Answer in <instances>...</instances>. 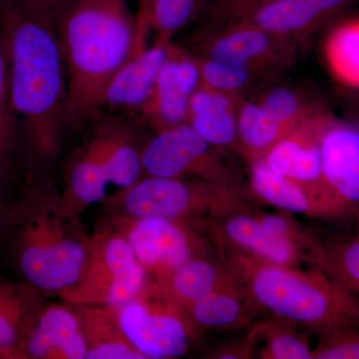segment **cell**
I'll return each instance as SVG.
<instances>
[{
    "instance_id": "obj_32",
    "label": "cell",
    "mask_w": 359,
    "mask_h": 359,
    "mask_svg": "<svg viewBox=\"0 0 359 359\" xmlns=\"http://www.w3.org/2000/svg\"><path fill=\"white\" fill-rule=\"evenodd\" d=\"M355 325L335 328L320 334V341L311 351V359L359 358L358 334Z\"/></svg>"
},
{
    "instance_id": "obj_36",
    "label": "cell",
    "mask_w": 359,
    "mask_h": 359,
    "mask_svg": "<svg viewBox=\"0 0 359 359\" xmlns=\"http://www.w3.org/2000/svg\"><path fill=\"white\" fill-rule=\"evenodd\" d=\"M210 358L217 359H250V355L249 347L245 340L237 344H229V346L221 347L212 351L209 356Z\"/></svg>"
},
{
    "instance_id": "obj_17",
    "label": "cell",
    "mask_w": 359,
    "mask_h": 359,
    "mask_svg": "<svg viewBox=\"0 0 359 359\" xmlns=\"http://www.w3.org/2000/svg\"><path fill=\"white\" fill-rule=\"evenodd\" d=\"M93 133L84 148L103 170L108 183L129 188L141 179L142 148L129 127L116 117L96 120Z\"/></svg>"
},
{
    "instance_id": "obj_19",
    "label": "cell",
    "mask_w": 359,
    "mask_h": 359,
    "mask_svg": "<svg viewBox=\"0 0 359 359\" xmlns=\"http://www.w3.org/2000/svg\"><path fill=\"white\" fill-rule=\"evenodd\" d=\"M158 283L183 308L215 292L245 294L230 269L221 259H212L210 255L191 259L164 282Z\"/></svg>"
},
{
    "instance_id": "obj_28",
    "label": "cell",
    "mask_w": 359,
    "mask_h": 359,
    "mask_svg": "<svg viewBox=\"0 0 359 359\" xmlns=\"http://www.w3.org/2000/svg\"><path fill=\"white\" fill-rule=\"evenodd\" d=\"M138 16L158 34L157 41L169 42L172 35L186 25L197 0H138Z\"/></svg>"
},
{
    "instance_id": "obj_31",
    "label": "cell",
    "mask_w": 359,
    "mask_h": 359,
    "mask_svg": "<svg viewBox=\"0 0 359 359\" xmlns=\"http://www.w3.org/2000/svg\"><path fill=\"white\" fill-rule=\"evenodd\" d=\"M261 105L276 121L290 130H294L311 117L301 98L292 90L285 87L271 90L264 96Z\"/></svg>"
},
{
    "instance_id": "obj_24",
    "label": "cell",
    "mask_w": 359,
    "mask_h": 359,
    "mask_svg": "<svg viewBox=\"0 0 359 359\" xmlns=\"http://www.w3.org/2000/svg\"><path fill=\"white\" fill-rule=\"evenodd\" d=\"M252 323L244 339L252 358L311 359L308 335L297 323L273 314Z\"/></svg>"
},
{
    "instance_id": "obj_7",
    "label": "cell",
    "mask_w": 359,
    "mask_h": 359,
    "mask_svg": "<svg viewBox=\"0 0 359 359\" xmlns=\"http://www.w3.org/2000/svg\"><path fill=\"white\" fill-rule=\"evenodd\" d=\"M115 309L123 332L146 359L181 358L199 334L183 306L156 282Z\"/></svg>"
},
{
    "instance_id": "obj_2",
    "label": "cell",
    "mask_w": 359,
    "mask_h": 359,
    "mask_svg": "<svg viewBox=\"0 0 359 359\" xmlns=\"http://www.w3.org/2000/svg\"><path fill=\"white\" fill-rule=\"evenodd\" d=\"M67 77L71 128L95 122L106 87L133 52L138 25L128 0H71L54 16Z\"/></svg>"
},
{
    "instance_id": "obj_5",
    "label": "cell",
    "mask_w": 359,
    "mask_h": 359,
    "mask_svg": "<svg viewBox=\"0 0 359 359\" xmlns=\"http://www.w3.org/2000/svg\"><path fill=\"white\" fill-rule=\"evenodd\" d=\"M248 204L242 186L153 176L121 189L108 200L111 216L177 219L205 231L215 219Z\"/></svg>"
},
{
    "instance_id": "obj_38",
    "label": "cell",
    "mask_w": 359,
    "mask_h": 359,
    "mask_svg": "<svg viewBox=\"0 0 359 359\" xmlns=\"http://www.w3.org/2000/svg\"><path fill=\"white\" fill-rule=\"evenodd\" d=\"M0 359H25L18 347L0 346Z\"/></svg>"
},
{
    "instance_id": "obj_12",
    "label": "cell",
    "mask_w": 359,
    "mask_h": 359,
    "mask_svg": "<svg viewBox=\"0 0 359 359\" xmlns=\"http://www.w3.org/2000/svg\"><path fill=\"white\" fill-rule=\"evenodd\" d=\"M250 190L262 202L290 214L339 219L349 212L325 186H313L276 173L263 158L252 162Z\"/></svg>"
},
{
    "instance_id": "obj_4",
    "label": "cell",
    "mask_w": 359,
    "mask_h": 359,
    "mask_svg": "<svg viewBox=\"0 0 359 359\" xmlns=\"http://www.w3.org/2000/svg\"><path fill=\"white\" fill-rule=\"evenodd\" d=\"M215 248L259 311L318 334L355 325L359 309L354 294L320 269L280 266L233 248Z\"/></svg>"
},
{
    "instance_id": "obj_29",
    "label": "cell",
    "mask_w": 359,
    "mask_h": 359,
    "mask_svg": "<svg viewBox=\"0 0 359 359\" xmlns=\"http://www.w3.org/2000/svg\"><path fill=\"white\" fill-rule=\"evenodd\" d=\"M327 53L332 70L340 80L358 86L359 81V27L349 22L337 28L327 42Z\"/></svg>"
},
{
    "instance_id": "obj_9",
    "label": "cell",
    "mask_w": 359,
    "mask_h": 359,
    "mask_svg": "<svg viewBox=\"0 0 359 359\" xmlns=\"http://www.w3.org/2000/svg\"><path fill=\"white\" fill-rule=\"evenodd\" d=\"M141 160L147 176H194L241 186L237 174L219 153V147L208 143L188 123L157 132L154 138L142 148Z\"/></svg>"
},
{
    "instance_id": "obj_16",
    "label": "cell",
    "mask_w": 359,
    "mask_h": 359,
    "mask_svg": "<svg viewBox=\"0 0 359 359\" xmlns=\"http://www.w3.org/2000/svg\"><path fill=\"white\" fill-rule=\"evenodd\" d=\"M323 184L348 212L359 202V133L353 126L330 122L321 140Z\"/></svg>"
},
{
    "instance_id": "obj_23",
    "label": "cell",
    "mask_w": 359,
    "mask_h": 359,
    "mask_svg": "<svg viewBox=\"0 0 359 359\" xmlns=\"http://www.w3.org/2000/svg\"><path fill=\"white\" fill-rule=\"evenodd\" d=\"M42 290L0 276V346L18 347L44 308Z\"/></svg>"
},
{
    "instance_id": "obj_27",
    "label": "cell",
    "mask_w": 359,
    "mask_h": 359,
    "mask_svg": "<svg viewBox=\"0 0 359 359\" xmlns=\"http://www.w3.org/2000/svg\"><path fill=\"white\" fill-rule=\"evenodd\" d=\"M320 269L347 292L359 290L358 238L323 243Z\"/></svg>"
},
{
    "instance_id": "obj_13",
    "label": "cell",
    "mask_w": 359,
    "mask_h": 359,
    "mask_svg": "<svg viewBox=\"0 0 359 359\" xmlns=\"http://www.w3.org/2000/svg\"><path fill=\"white\" fill-rule=\"evenodd\" d=\"M44 306L21 341L25 359H86L87 347L72 304Z\"/></svg>"
},
{
    "instance_id": "obj_34",
    "label": "cell",
    "mask_w": 359,
    "mask_h": 359,
    "mask_svg": "<svg viewBox=\"0 0 359 359\" xmlns=\"http://www.w3.org/2000/svg\"><path fill=\"white\" fill-rule=\"evenodd\" d=\"M269 0H216L215 11L223 18H247Z\"/></svg>"
},
{
    "instance_id": "obj_1",
    "label": "cell",
    "mask_w": 359,
    "mask_h": 359,
    "mask_svg": "<svg viewBox=\"0 0 359 359\" xmlns=\"http://www.w3.org/2000/svg\"><path fill=\"white\" fill-rule=\"evenodd\" d=\"M9 57V105L18 150L29 166H50L71 128L67 77L53 18L22 0H0Z\"/></svg>"
},
{
    "instance_id": "obj_25",
    "label": "cell",
    "mask_w": 359,
    "mask_h": 359,
    "mask_svg": "<svg viewBox=\"0 0 359 359\" xmlns=\"http://www.w3.org/2000/svg\"><path fill=\"white\" fill-rule=\"evenodd\" d=\"M198 332L203 330H237L250 327L259 309L245 294L215 292L184 308Z\"/></svg>"
},
{
    "instance_id": "obj_35",
    "label": "cell",
    "mask_w": 359,
    "mask_h": 359,
    "mask_svg": "<svg viewBox=\"0 0 359 359\" xmlns=\"http://www.w3.org/2000/svg\"><path fill=\"white\" fill-rule=\"evenodd\" d=\"M9 170L0 162V248L6 243L15 203L11 202L6 195V181Z\"/></svg>"
},
{
    "instance_id": "obj_21",
    "label": "cell",
    "mask_w": 359,
    "mask_h": 359,
    "mask_svg": "<svg viewBox=\"0 0 359 359\" xmlns=\"http://www.w3.org/2000/svg\"><path fill=\"white\" fill-rule=\"evenodd\" d=\"M283 39L285 37L243 22L212 42L210 59L252 71L255 66L275 61Z\"/></svg>"
},
{
    "instance_id": "obj_6",
    "label": "cell",
    "mask_w": 359,
    "mask_h": 359,
    "mask_svg": "<svg viewBox=\"0 0 359 359\" xmlns=\"http://www.w3.org/2000/svg\"><path fill=\"white\" fill-rule=\"evenodd\" d=\"M148 276L128 241L110 224L88 236L81 275L58 294L74 306L116 308L140 292Z\"/></svg>"
},
{
    "instance_id": "obj_15",
    "label": "cell",
    "mask_w": 359,
    "mask_h": 359,
    "mask_svg": "<svg viewBox=\"0 0 359 359\" xmlns=\"http://www.w3.org/2000/svg\"><path fill=\"white\" fill-rule=\"evenodd\" d=\"M330 122L309 117L269 150L263 159L273 172L313 186H325L321 140Z\"/></svg>"
},
{
    "instance_id": "obj_37",
    "label": "cell",
    "mask_w": 359,
    "mask_h": 359,
    "mask_svg": "<svg viewBox=\"0 0 359 359\" xmlns=\"http://www.w3.org/2000/svg\"><path fill=\"white\" fill-rule=\"evenodd\" d=\"M23 2L32 11L46 14L53 18L58 11L69 4L71 0H22Z\"/></svg>"
},
{
    "instance_id": "obj_20",
    "label": "cell",
    "mask_w": 359,
    "mask_h": 359,
    "mask_svg": "<svg viewBox=\"0 0 359 359\" xmlns=\"http://www.w3.org/2000/svg\"><path fill=\"white\" fill-rule=\"evenodd\" d=\"M187 123L216 147L238 145V115L230 93L198 87L191 97Z\"/></svg>"
},
{
    "instance_id": "obj_10",
    "label": "cell",
    "mask_w": 359,
    "mask_h": 359,
    "mask_svg": "<svg viewBox=\"0 0 359 359\" xmlns=\"http://www.w3.org/2000/svg\"><path fill=\"white\" fill-rule=\"evenodd\" d=\"M205 233L215 247L233 248L280 266L313 268L304 252L266 230L249 204L215 219Z\"/></svg>"
},
{
    "instance_id": "obj_11",
    "label": "cell",
    "mask_w": 359,
    "mask_h": 359,
    "mask_svg": "<svg viewBox=\"0 0 359 359\" xmlns=\"http://www.w3.org/2000/svg\"><path fill=\"white\" fill-rule=\"evenodd\" d=\"M137 20L138 37L134 50L106 87L102 110L143 109L154 91L161 68L171 53L169 42L157 41L153 46H146L148 25Z\"/></svg>"
},
{
    "instance_id": "obj_18",
    "label": "cell",
    "mask_w": 359,
    "mask_h": 359,
    "mask_svg": "<svg viewBox=\"0 0 359 359\" xmlns=\"http://www.w3.org/2000/svg\"><path fill=\"white\" fill-rule=\"evenodd\" d=\"M351 0H269L244 22L287 37L313 29L344 8Z\"/></svg>"
},
{
    "instance_id": "obj_14",
    "label": "cell",
    "mask_w": 359,
    "mask_h": 359,
    "mask_svg": "<svg viewBox=\"0 0 359 359\" xmlns=\"http://www.w3.org/2000/svg\"><path fill=\"white\" fill-rule=\"evenodd\" d=\"M200 79V66L172 47L152 96L142 109L158 132L187 123L191 97Z\"/></svg>"
},
{
    "instance_id": "obj_3",
    "label": "cell",
    "mask_w": 359,
    "mask_h": 359,
    "mask_svg": "<svg viewBox=\"0 0 359 359\" xmlns=\"http://www.w3.org/2000/svg\"><path fill=\"white\" fill-rule=\"evenodd\" d=\"M87 238L50 180L28 176L4 243L23 280L57 294L72 287L83 269Z\"/></svg>"
},
{
    "instance_id": "obj_26",
    "label": "cell",
    "mask_w": 359,
    "mask_h": 359,
    "mask_svg": "<svg viewBox=\"0 0 359 359\" xmlns=\"http://www.w3.org/2000/svg\"><path fill=\"white\" fill-rule=\"evenodd\" d=\"M294 130L276 121L261 104L247 103L238 114V152L250 163L262 159Z\"/></svg>"
},
{
    "instance_id": "obj_33",
    "label": "cell",
    "mask_w": 359,
    "mask_h": 359,
    "mask_svg": "<svg viewBox=\"0 0 359 359\" xmlns=\"http://www.w3.org/2000/svg\"><path fill=\"white\" fill-rule=\"evenodd\" d=\"M200 72L208 87L226 93L242 89L249 82L252 74V71L248 68L226 65L212 59L200 66Z\"/></svg>"
},
{
    "instance_id": "obj_8",
    "label": "cell",
    "mask_w": 359,
    "mask_h": 359,
    "mask_svg": "<svg viewBox=\"0 0 359 359\" xmlns=\"http://www.w3.org/2000/svg\"><path fill=\"white\" fill-rule=\"evenodd\" d=\"M111 224L126 238L137 259L157 283L191 259L209 255L212 244L203 229L177 219L112 216Z\"/></svg>"
},
{
    "instance_id": "obj_30",
    "label": "cell",
    "mask_w": 359,
    "mask_h": 359,
    "mask_svg": "<svg viewBox=\"0 0 359 359\" xmlns=\"http://www.w3.org/2000/svg\"><path fill=\"white\" fill-rule=\"evenodd\" d=\"M18 155V137L9 105V57L6 37L0 28V162L11 171Z\"/></svg>"
},
{
    "instance_id": "obj_22",
    "label": "cell",
    "mask_w": 359,
    "mask_h": 359,
    "mask_svg": "<svg viewBox=\"0 0 359 359\" xmlns=\"http://www.w3.org/2000/svg\"><path fill=\"white\" fill-rule=\"evenodd\" d=\"M74 308L86 342V359H146L123 332L114 306Z\"/></svg>"
}]
</instances>
